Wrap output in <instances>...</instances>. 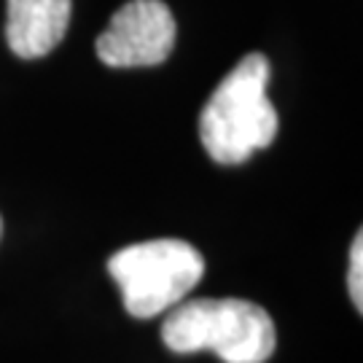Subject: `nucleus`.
Listing matches in <instances>:
<instances>
[{
  "label": "nucleus",
  "mask_w": 363,
  "mask_h": 363,
  "mask_svg": "<svg viewBox=\"0 0 363 363\" xmlns=\"http://www.w3.org/2000/svg\"><path fill=\"white\" fill-rule=\"evenodd\" d=\"M269 60L253 52L220 81L199 113L202 145L218 164H242L253 151L272 145L277 111L267 97Z\"/></svg>",
  "instance_id": "nucleus-1"
},
{
  "label": "nucleus",
  "mask_w": 363,
  "mask_h": 363,
  "mask_svg": "<svg viewBox=\"0 0 363 363\" xmlns=\"http://www.w3.org/2000/svg\"><path fill=\"white\" fill-rule=\"evenodd\" d=\"M172 352H216L223 363H267L277 334L269 312L247 298H194L175 304L162 323Z\"/></svg>",
  "instance_id": "nucleus-2"
},
{
  "label": "nucleus",
  "mask_w": 363,
  "mask_h": 363,
  "mask_svg": "<svg viewBox=\"0 0 363 363\" xmlns=\"http://www.w3.org/2000/svg\"><path fill=\"white\" fill-rule=\"evenodd\" d=\"M108 272L124 296L132 318H156L172 310L205 277V259L183 240H151L121 247L108 261Z\"/></svg>",
  "instance_id": "nucleus-3"
},
{
  "label": "nucleus",
  "mask_w": 363,
  "mask_h": 363,
  "mask_svg": "<svg viewBox=\"0 0 363 363\" xmlns=\"http://www.w3.org/2000/svg\"><path fill=\"white\" fill-rule=\"evenodd\" d=\"M175 16L162 0H130L97 38V57L111 67L162 65L175 49Z\"/></svg>",
  "instance_id": "nucleus-4"
},
{
  "label": "nucleus",
  "mask_w": 363,
  "mask_h": 363,
  "mask_svg": "<svg viewBox=\"0 0 363 363\" xmlns=\"http://www.w3.org/2000/svg\"><path fill=\"white\" fill-rule=\"evenodd\" d=\"M73 0H6V40L22 60H38L60 46Z\"/></svg>",
  "instance_id": "nucleus-5"
},
{
  "label": "nucleus",
  "mask_w": 363,
  "mask_h": 363,
  "mask_svg": "<svg viewBox=\"0 0 363 363\" xmlns=\"http://www.w3.org/2000/svg\"><path fill=\"white\" fill-rule=\"evenodd\" d=\"M347 288L355 310H363V232L355 234L350 247V269H347Z\"/></svg>",
  "instance_id": "nucleus-6"
},
{
  "label": "nucleus",
  "mask_w": 363,
  "mask_h": 363,
  "mask_svg": "<svg viewBox=\"0 0 363 363\" xmlns=\"http://www.w3.org/2000/svg\"><path fill=\"white\" fill-rule=\"evenodd\" d=\"M0 234H3V218H0Z\"/></svg>",
  "instance_id": "nucleus-7"
}]
</instances>
